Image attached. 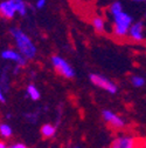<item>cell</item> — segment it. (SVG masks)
I'll return each mask as SVG.
<instances>
[{
  "label": "cell",
  "instance_id": "9c48e42d",
  "mask_svg": "<svg viewBox=\"0 0 146 148\" xmlns=\"http://www.w3.org/2000/svg\"><path fill=\"white\" fill-rule=\"evenodd\" d=\"M15 14L18 13L12 0H4L0 3V16L5 18V19H13Z\"/></svg>",
  "mask_w": 146,
  "mask_h": 148
},
{
  "label": "cell",
  "instance_id": "3957f363",
  "mask_svg": "<svg viewBox=\"0 0 146 148\" xmlns=\"http://www.w3.org/2000/svg\"><path fill=\"white\" fill-rule=\"evenodd\" d=\"M51 64H53L54 68L57 71V73H60L64 78L71 79L75 77L74 68L68 64V61H66L63 58H61L60 55H54V57H51Z\"/></svg>",
  "mask_w": 146,
  "mask_h": 148
},
{
  "label": "cell",
  "instance_id": "603a6c76",
  "mask_svg": "<svg viewBox=\"0 0 146 148\" xmlns=\"http://www.w3.org/2000/svg\"><path fill=\"white\" fill-rule=\"evenodd\" d=\"M0 148H7V146L5 145V142H1V141H0Z\"/></svg>",
  "mask_w": 146,
  "mask_h": 148
},
{
  "label": "cell",
  "instance_id": "7c38bea8",
  "mask_svg": "<svg viewBox=\"0 0 146 148\" xmlns=\"http://www.w3.org/2000/svg\"><path fill=\"white\" fill-rule=\"evenodd\" d=\"M56 133V127L50 123H46L41 127V134L45 138H53Z\"/></svg>",
  "mask_w": 146,
  "mask_h": 148
},
{
  "label": "cell",
  "instance_id": "d4e9b609",
  "mask_svg": "<svg viewBox=\"0 0 146 148\" xmlns=\"http://www.w3.org/2000/svg\"><path fill=\"white\" fill-rule=\"evenodd\" d=\"M135 148H140V147H139V146H138V145H137V146H136V147H135Z\"/></svg>",
  "mask_w": 146,
  "mask_h": 148
},
{
  "label": "cell",
  "instance_id": "e0dca14e",
  "mask_svg": "<svg viewBox=\"0 0 146 148\" xmlns=\"http://www.w3.org/2000/svg\"><path fill=\"white\" fill-rule=\"evenodd\" d=\"M25 116H26V119H27L28 121H30V122H36V121H38V119H39V112L28 113V114H26Z\"/></svg>",
  "mask_w": 146,
  "mask_h": 148
},
{
  "label": "cell",
  "instance_id": "44dd1931",
  "mask_svg": "<svg viewBox=\"0 0 146 148\" xmlns=\"http://www.w3.org/2000/svg\"><path fill=\"white\" fill-rule=\"evenodd\" d=\"M5 92H4V89H3V87L0 86V102H5L6 101V98H5Z\"/></svg>",
  "mask_w": 146,
  "mask_h": 148
},
{
  "label": "cell",
  "instance_id": "7a4b0ae2",
  "mask_svg": "<svg viewBox=\"0 0 146 148\" xmlns=\"http://www.w3.org/2000/svg\"><path fill=\"white\" fill-rule=\"evenodd\" d=\"M114 23V34L117 38H125L129 34V29L133 24L132 16L124 10L111 13Z\"/></svg>",
  "mask_w": 146,
  "mask_h": 148
},
{
  "label": "cell",
  "instance_id": "5b68a950",
  "mask_svg": "<svg viewBox=\"0 0 146 148\" xmlns=\"http://www.w3.org/2000/svg\"><path fill=\"white\" fill-rule=\"evenodd\" d=\"M127 36L136 42H141L145 40V26L143 21H137L131 25L129 29V34Z\"/></svg>",
  "mask_w": 146,
  "mask_h": 148
},
{
  "label": "cell",
  "instance_id": "52a82bcc",
  "mask_svg": "<svg viewBox=\"0 0 146 148\" xmlns=\"http://www.w3.org/2000/svg\"><path fill=\"white\" fill-rule=\"evenodd\" d=\"M1 58L5 60H8V61L16 62V65H20L21 67L26 65V60H27L19 51L11 49V48H7L1 52Z\"/></svg>",
  "mask_w": 146,
  "mask_h": 148
},
{
  "label": "cell",
  "instance_id": "2e32d148",
  "mask_svg": "<svg viewBox=\"0 0 146 148\" xmlns=\"http://www.w3.org/2000/svg\"><path fill=\"white\" fill-rule=\"evenodd\" d=\"M0 86L3 87L4 92H6L8 89V78H7L6 72H3V74H1V78H0Z\"/></svg>",
  "mask_w": 146,
  "mask_h": 148
},
{
  "label": "cell",
  "instance_id": "ac0fdd59",
  "mask_svg": "<svg viewBox=\"0 0 146 148\" xmlns=\"http://www.w3.org/2000/svg\"><path fill=\"white\" fill-rule=\"evenodd\" d=\"M47 4V0H36V3H35V7L38 8V10H41L46 6Z\"/></svg>",
  "mask_w": 146,
  "mask_h": 148
},
{
  "label": "cell",
  "instance_id": "6da1fadb",
  "mask_svg": "<svg viewBox=\"0 0 146 148\" xmlns=\"http://www.w3.org/2000/svg\"><path fill=\"white\" fill-rule=\"evenodd\" d=\"M11 34L15 41L16 48L26 59H33L36 55V46L33 44L29 36L20 28H11Z\"/></svg>",
  "mask_w": 146,
  "mask_h": 148
},
{
  "label": "cell",
  "instance_id": "30bf717a",
  "mask_svg": "<svg viewBox=\"0 0 146 148\" xmlns=\"http://www.w3.org/2000/svg\"><path fill=\"white\" fill-rule=\"evenodd\" d=\"M91 24H93L95 32H97V33H104L105 32V20H104L103 16H99V15L94 16Z\"/></svg>",
  "mask_w": 146,
  "mask_h": 148
},
{
  "label": "cell",
  "instance_id": "ba28073f",
  "mask_svg": "<svg viewBox=\"0 0 146 148\" xmlns=\"http://www.w3.org/2000/svg\"><path fill=\"white\" fill-rule=\"evenodd\" d=\"M102 114H103L104 120H105L107 123H110L114 128L119 129V128H124V127H125V122H124V120H123L120 116H118L117 114L112 113L111 110L104 109Z\"/></svg>",
  "mask_w": 146,
  "mask_h": 148
},
{
  "label": "cell",
  "instance_id": "d6986e66",
  "mask_svg": "<svg viewBox=\"0 0 146 148\" xmlns=\"http://www.w3.org/2000/svg\"><path fill=\"white\" fill-rule=\"evenodd\" d=\"M138 146H139L140 148H146V138L138 139Z\"/></svg>",
  "mask_w": 146,
  "mask_h": 148
},
{
  "label": "cell",
  "instance_id": "5bb4252c",
  "mask_svg": "<svg viewBox=\"0 0 146 148\" xmlns=\"http://www.w3.org/2000/svg\"><path fill=\"white\" fill-rule=\"evenodd\" d=\"M0 134H1L4 138H11L13 134V129L7 123H1L0 125Z\"/></svg>",
  "mask_w": 146,
  "mask_h": 148
},
{
  "label": "cell",
  "instance_id": "ffe728a7",
  "mask_svg": "<svg viewBox=\"0 0 146 148\" xmlns=\"http://www.w3.org/2000/svg\"><path fill=\"white\" fill-rule=\"evenodd\" d=\"M7 148H28V147L26 145H24V143H14V145H12V146H9Z\"/></svg>",
  "mask_w": 146,
  "mask_h": 148
},
{
  "label": "cell",
  "instance_id": "4fadbf2b",
  "mask_svg": "<svg viewBox=\"0 0 146 148\" xmlns=\"http://www.w3.org/2000/svg\"><path fill=\"white\" fill-rule=\"evenodd\" d=\"M27 97L29 99H32L33 101H38L41 98V93H40V90L36 88L34 85H29L27 87Z\"/></svg>",
  "mask_w": 146,
  "mask_h": 148
},
{
  "label": "cell",
  "instance_id": "8992f818",
  "mask_svg": "<svg viewBox=\"0 0 146 148\" xmlns=\"http://www.w3.org/2000/svg\"><path fill=\"white\" fill-rule=\"evenodd\" d=\"M138 145V139L129 135H122L116 138L110 148H135Z\"/></svg>",
  "mask_w": 146,
  "mask_h": 148
},
{
  "label": "cell",
  "instance_id": "277c9868",
  "mask_svg": "<svg viewBox=\"0 0 146 148\" xmlns=\"http://www.w3.org/2000/svg\"><path fill=\"white\" fill-rule=\"evenodd\" d=\"M89 78H90V81L93 82L95 86H98V87L103 88L104 90L109 92V93H111V94L117 93V90H118L117 85L114 84L111 80L106 79L105 77L101 75V74H90Z\"/></svg>",
  "mask_w": 146,
  "mask_h": 148
},
{
  "label": "cell",
  "instance_id": "7402d4cb",
  "mask_svg": "<svg viewBox=\"0 0 146 148\" xmlns=\"http://www.w3.org/2000/svg\"><path fill=\"white\" fill-rule=\"evenodd\" d=\"M20 67H21L20 65H16V66L14 67V69H13V73H14V74H18V73L20 72Z\"/></svg>",
  "mask_w": 146,
  "mask_h": 148
},
{
  "label": "cell",
  "instance_id": "cb8c5ba5",
  "mask_svg": "<svg viewBox=\"0 0 146 148\" xmlns=\"http://www.w3.org/2000/svg\"><path fill=\"white\" fill-rule=\"evenodd\" d=\"M133 1H138V3H141V1H146V0H133Z\"/></svg>",
  "mask_w": 146,
  "mask_h": 148
},
{
  "label": "cell",
  "instance_id": "8fae6325",
  "mask_svg": "<svg viewBox=\"0 0 146 148\" xmlns=\"http://www.w3.org/2000/svg\"><path fill=\"white\" fill-rule=\"evenodd\" d=\"M14 6H15V10H16V13L20 14L21 16H25L27 14V4L24 1V0H12Z\"/></svg>",
  "mask_w": 146,
  "mask_h": 148
},
{
  "label": "cell",
  "instance_id": "4316f807",
  "mask_svg": "<svg viewBox=\"0 0 146 148\" xmlns=\"http://www.w3.org/2000/svg\"><path fill=\"white\" fill-rule=\"evenodd\" d=\"M145 15H146V13H145Z\"/></svg>",
  "mask_w": 146,
  "mask_h": 148
},
{
  "label": "cell",
  "instance_id": "9a60e30c",
  "mask_svg": "<svg viewBox=\"0 0 146 148\" xmlns=\"http://www.w3.org/2000/svg\"><path fill=\"white\" fill-rule=\"evenodd\" d=\"M131 82L135 87H143L145 85V79L141 78V77H138V75H135L131 78Z\"/></svg>",
  "mask_w": 146,
  "mask_h": 148
},
{
  "label": "cell",
  "instance_id": "484cf974",
  "mask_svg": "<svg viewBox=\"0 0 146 148\" xmlns=\"http://www.w3.org/2000/svg\"><path fill=\"white\" fill-rule=\"evenodd\" d=\"M74 148H80V147H74Z\"/></svg>",
  "mask_w": 146,
  "mask_h": 148
}]
</instances>
